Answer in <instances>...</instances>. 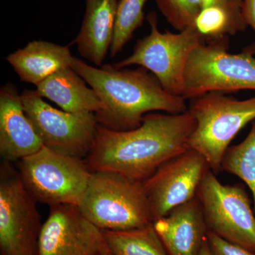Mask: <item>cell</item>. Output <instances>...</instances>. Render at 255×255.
Masks as SVG:
<instances>
[{
  "label": "cell",
  "mask_w": 255,
  "mask_h": 255,
  "mask_svg": "<svg viewBox=\"0 0 255 255\" xmlns=\"http://www.w3.org/2000/svg\"><path fill=\"white\" fill-rule=\"evenodd\" d=\"M195 119L182 114L151 112L141 125L114 130L99 124L95 142L85 160L92 172L109 171L143 182L169 159L189 148Z\"/></svg>",
  "instance_id": "cell-1"
},
{
  "label": "cell",
  "mask_w": 255,
  "mask_h": 255,
  "mask_svg": "<svg viewBox=\"0 0 255 255\" xmlns=\"http://www.w3.org/2000/svg\"><path fill=\"white\" fill-rule=\"evenodd\" d=\"M71 68L100 97L103 107L96 117L107 128L132 130L151 112L177 114L188 110L185 99L166 91L155 75L142 67H95L74 57Z\"/></svg>",
  "instance_id": "cell-2"
},
{
  "label": "cell",
  "mask_w": 255,
  "mask_h": 255,
  "mask_svg": "<svg viewBox=\"0 0 255 255\" xmlns=\"http://www.w3.org/2000/svg\"><path fill=\"white\" fill-rule=\"evenodd\" d=\"M78 206L102 231H127L153 223L142 182L117 172H92Z\"/></svg>",
  "instance_id": "cell-3"
},
{
  "label": "cell",
  "mask_w": 255,
  "mask_h": 255,
  "mask_svg": "<svg viewBox=\"0 0 255 255\" xmlns=\"http://www.w3.org/2000/svg\"><path fill=\"white\" fill-rule=\"evenodd\" d=\"M228 49L226 36L193 50L184 72L183 98L192 100L211 92L255 90V44L237 54Z\"/></svg>",
  "instance_id": "cell-4"
},
{
  "label": "cell",
  "mask_w": 255,
  "mask_h": 255,
  "mask_svg": "<svg viewBox=\"0 0 255 255\" xmlns=\"http://www.w3.org/2000/svg\"><path fill=\"white\" fill-rule=\"evenodd\" d=\"M211 92L191 100L188 111L196 121L188 145L201 154L214 174L238 132L255 120V96L244 100Z\"/></svg>",
  "instance_id": "cell-5"
},
{
  "label": "cell",
  "mask_w": 255,
  "mask_h": 255,
  "mask_svg": "<svg viewBox=\"0 0 255 255\" xmlns=\"http://www.w3.org/2000/svg\"><path fill=\"white\" fill-rule=\"evenodd\" d=\"M150 31L137 40L133 51L124 60L113 64L117 69L138 65L153 74L166 91L182 97L184 76L188 60L193 50L206 43L195 25L179 33L158 28L157 14L151 11L146 17Z\"/></svg>",
  "instance_id": "cell-6"
},
{
  "label": "cell",
  "mask_w": 255,
  "mask_h": 255,
  "mask_svg": "<svg viewBox=\"0 0 255 255\" xmlns=\"http://www.w3.org/2000/svg\"><path fill=\"white\" fill-rule=\"evenodd\" d=\"M18 171L33 198L50 206H78L92 173L85 159L60 153L44 145L19 160Z\"/></svg>",
  "instance_id": "cell-7"
},
{
  "label": "cell",
  "mask_w": 255,
  "mask_h": 255,
  "mask_svg": "<svg viewBox=\"0 0 255 255\" xmlns=\"http://www.w3.org/2000/svg\"><path fill=\"white\" fill-rule=\"evenodd\" d=\"M11 163L4 160L0 167V255H37L41 215Z\"/></svg>",
  "instance_id": "cell-8"
},
{
  "label": "cell",
  "mask_w": 255,
  "mask_h": 255,
  "mask_svg": "<svg viewBox=\"0 0 255 255\" xmlns=\"http://www.w3.org/2000/svg\"><path fill=\"white\" fill-rule=\"evenodd\" d=\"M196 197L209 231L255 253V214L241 184L224 185L209 170L201 181Z\"/></svg>",
  "instance_id": "cell-9"
},
{
  "label": "cell",
  "mask_w": 255,
  "mask_h": 255,
  "mask_svg": "<svg viewBox=\"0 0 255 255\" xmlns=\"http://www.w3.org/2000/svg\"><path fill=\"white\" fill-rule=\"evenodd\" d=\"M23 110L43 145L73 157L85 159L91 150L99 122L95 113H70L52 107L36 90L21 95Z\"/></svg>",
  "instance_id": "cell-10"
},
{
  "label": "cell",
  "mask_w": 255,
  "mask_h": 255,
  "mask_svg": "<svg viewBox=\"0 0 255 255\" xmlns=\"http://www.w3.org/2000/svg\"><path fill=\"white\" fill-rule=\"evenodd\" d=\"M209 170L205 157L191 148L161 164L142 182L153 222L195 198Z\"/></svg>",
  "instance_id": "cell-11"
},
{
  "label": "cell",
  "mask_w": 255,
  "mask_h": 255,
  "mask_svg": "<svg viewBox=\"0 0 255 255\" xmlns=\"http://www.w3.org/2000/svg\"><path fill=\"white\" fill-rule=\"evenodd\" d=\"M105 246L102 230L89 221L78 206L58 204L50 206L37 255H101Z\"/></svg>",
  "instance_id": "cell-12"
},
{
  "label": "cell",
  "mask_w": 255,
  "mask_h": 255,
  "mask_svg": "<svg viewBox=\"0 0 255 255\" xmlns=\"http://www.w3.org/2000/svg\"><path fill=\"white\" fill-rule=\"evenodd\" d=\"M43 144L23 110L21 95L11 82L0 89V155L13 162L36 153Z\"/></svg>",
  "instance_id": "cell-13"
},
{
  "label": "cell",
  "mask_w": 255,
  "mask_h": 255,
  "mask_svg": "<svg viewBox=\"0 0 255 255\" xmlns=\"http://www.w3.org/2000/svg\"><path fill=\"white\" fill-rule=\"evenodd\" d=\"M169 255H199L209 231L198 198L153 222Z\"/></svg>",
  "instance_id": "cell-14"
},
{
  "label": "cell",
  "mask_w": 255,
  "mask_h": 255,
  "mask_svg": "<svg viewBox=\"0 0 255 255\" xmlns=\"http://www.w3.org/2000/svg\"><path fill=\"white\" fill-rule=\"evenodd\" d=\"M117 0H86L81 28L74 43L80 55L95 66H102L113 41Z\"/></svg>",
  "instance_id": "cell-15"
},
{
  "label": "cell",
  "mask_w": 255,
  "mask_h": 255,
  "mask_svg": "<svg viewBox=\"0 0 255 255\" xmlns=\"http://www.w3.org/2000/svg\"><path fill=\"white\" fill-rule=\"evenodd\" d=\"M74 56L69 46L45 41H32L6 56L21 81L39 85L58 70L71 67Z\"/></svg>",
  "instance_id": "cell-16"
},
{
  "label": "cell",
  "mask_w": 255,
  "mask_h": 255,
  "mask_svg": "<svg viewBox=\"0 0 255 255\" xmlns=\"http://www.w3.org/2000/svg\"><path fill=\"white\" fill-rule=\"evenodd\" d=\"M71 67L62 69L37 85L36 91L65 112L97 114L103 107L92 87Z\"/></svg>",
  "instance_id": "cell-17"
},
{
  "label": "cell",
  "mask_w": 255,
  "mask_h": 255,
  "mask_svg": "<svg viewBox=\"0 0 255 255\" xmlns=\"http://www.w3.org/2000/svg\"><path fill=\"white\" fill-rule=\"evenodd\" d=\"M113 255H169L153 223L127 231H102Z\"/></svg>",
  "instance_id": "cell-18"
},
{
  "label": "cell",
  "mask_w": 255,
  "mask_h": 255,
  "mask_svg": "<svg viewBox=\"0 0 255 255\" xmlns=\"http://www.w3.org/2000/svg\"><path fill=\"white\" fill-rule=\"evenodd\" d=\"M221 170L239 177L251 189L255 214V120L246 138L228 147L221 162Z\"/></svg>",
  "instance_id": "cell-19"
},
{
  "label": "cell",
  "mask_w": 255,
  "mask_h": 255,
  "mask_svg": "<svg viewBox=\"0 0 255 255\" xmlns=\"http://www.w3.org/2000/svg\"><path fill=\"white\" fill-rule=\"evenodd\" d=\"M147 0H119L113 41L110 48L112 58L123 50L134 33L145 19L143 8Z\"/></svg>",
  "instance_id": "cell-20"
},
{
  "label": "cell",
  "mask_w": 255,
  "mask_h": 255,
  "mask_svg": "<svg viewBox=\"0 0 255 255\" xmlns=\"http://www.w3.org/2000/svg\"><path fill=\"white\" fill-rule=\"evenodd\" d=\"M195 26L206 41L235 36L240 32L230 15L216 6L202 8L196 18Z\"/></svg>",
  "instance_id": "cell-21"
},
{
  "label": "cell",
  "mask_w": 255,
  "mask_h": 255,
  "mask_svg": "<svg viewBox=\"0 0 255 255\" xmlns=\"http://www.w3.org/2000/svg\"><path fill=\"white\" fill-rule=\"evenodd\" d=\"M167 22L178 31L195 25L203 8L202 0H155Z\"/></svg>",
  "instance_id": "cell-22"
},
{
  "label": "cell",
  "mask_w": 255,
  "mask_h": 255,
  "mask_svg": "<svg viewBox=\"0 0 255 255\" xmlns=\"http://www.w3.org/2000/svg\"><path fill=\"white\" fill-rule=\"evenodd\" d=\"M203 8L216 6L230 15L240 32L248 27L243 15V0H202Z\"/></svg>",
  "instance_id": "cell-23"
},
{
  "label": "cell",
  "mask_w": 255,
  "mask_h": 255,
  "mask_svg": "<svg viewBox=\"0 0 255 255\" xmlns=\"http://www.w3.org/2000/svg\"><path fill=\"white\" fill-rule=\"evenodd\" d=\"M207 238L211 255H255L253 252L226 241L211 231H208Z\"/></svg>",
  "instance_id": "cell-24"
},
{
  "label": "cell",
  "mask_w": 255,
  "mask_h": 255,
  "mask_svg": "<svg viewBox=\"0 0 255 255\" xmlns=\"http://www.w3.org/2000/svg\"><path fill=\"white\" fill-rule=\"evenodd\" d=\"M243 15L248 26L255 31V0H243Z\"/></svg>",
  "instance_id": "cell-25"
},
{
  "label": "cell",
  "mask_w": 255,
  "mask_h": 255,
  "mask_svg": "<svg viewBox=\"0 0 255 255\" xmlns=\"http://www.w3.org/2000/svg\"><path fill=\"white\" fill-rule=\"evenodd\" d=\"M199 255H211L209 243H208V238H206L204 244H203L202 248H201L200 254Z\"/></svg>",
  "instance_id": "cell-26"
},
{
  "label": "cell",
  "mask_w": 255,
  "mask_h": 255,
  "mask_svg": "<svg viewBox=\"0 0 255 255\" xmlns=\"http://www.w3.org/2000/svg\"><path fill=\"white\" fill-rule=\"evenodd\" d=\"M101 255H113V254L111 253L108 247H107V243H106V246L105 248H104L103 251H102V254H101Z\"/></svg>",
  "instance_id": "cell-27"
}]
</instances>
